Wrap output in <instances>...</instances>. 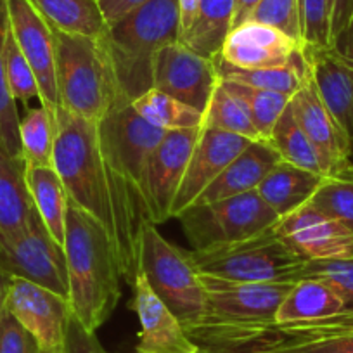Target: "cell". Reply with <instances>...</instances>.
Masks as SVG:
<instances>
[{
  "label": "cell",
  "mask_w": 353,
  "mask_h": 353,
  "mask_svg": "<svg viewBox=\"0 0 353 353\" xmlns=\"http://www.w3.org/2000/svg\"><path fill=\"white\" fill-rule=\"evenodd\" d=\"M54 170L71 205L106 230L121 277L132 284L141 272V230L148 222L141 189L103 144L97 123L63 108L54 113Z\"/></svg>",
  "instance_id": "cell-1"
},
{
  "label": "cell",
  "mask_w": 353,
  "mask_h": 353,
  "mask_svg": "<svg viewBox=\"0 0 353 353\" xmlns=\"http://www.w3.org/2000/svg\"><path fill=\"white\" fill-rule=\"evenodd\" d=\"M64 256L71 314L87 331L96 332L118 307L121 274L106 230L71 203Z\"/></svg>",
  "instance_id": "cell-2"
},
{
  "label": "cell",
  "mask_w": 353,
  "mask_h": 353,
  "mask_svg": "<svg viewBox=\"0 0 353 353\" xmlns=\"http://www.w3.org/2000/svg\"><path fill=\"white\" fill-rule=\"evenodd\" d=\"M205 286V315L189 329L192 341L208 353H230L276 324L281 301L293 284L236 283L201 276Z\"/></svg>",
  "instance_id": "cell-3"
},
{
  "label": "cell",
  "mask_w": 353,
  "mask_h": 353,
  "mask_svg": "<svg viewBox=\"0 0 353 353\" xmlns=\"http://www.w3.org/2000/svg\"><path fill=\"white\" fill-rule=\"evenodd\" d=\"M54 40L59 108L85 121L101 123L114 108L130 103L104 35L94 39L54 30Z\"/></svg>",
  "instance_id": "cell-4"
},
{
  "label": "cell",
  "mask_w": 353,
  "mask_h": 353,
  "mask_svg": "<svg viewBox=\"0 0 353 353\" xmlns=\"http://www.w3.org/2000/svg\"><path fill=\"white\" fill-rule=\"evenodd\" d=\"M179 0H148L121 21L108 28L106 39L118 80L127 99L152 88V63L159 50L181 40Z\"/></svg>",
  "instance_id": "cell-5"
},
{
  "label": "cell",
  "mask_w": 353,
  "mask_h": 353,
  "mask_svg": "<svg viewBox=\"0 0 353 353\" xmlns=\"http://www.w3.org/2000/svg\"><path fill=\"white\" fill-rule=\"evenodd\" d=\"M201 276L236 283H296L310 260L291 250L270 229L251 239L210 250L188 251Z\"/></svg>",
  "instance_id": "cell-6"
},
{
  "label": "cell",
  "mask_w": 353,
  "mask_h": 353,
  "mask_svg": "<svg viewBox=\"0 0 353 353\" xmlns=\"http://www.w3.org/2000/svg\"><path fill=\"white\" fill-rule=\"evenodd\" d=\"M141 272L152 291L182 322L185 331L205 315V286L188 251L173 246L158 232V225L144 222L141 230Z\"/></svg>",
  "instance_id": "cell-7"
},
{
  "label": "cell",
  "mask_w": 353,
  "mask_h": 353,
  "mask_svg": "<svg viewBox=\"0 0 353 353\" xmlns=\"http://www.w3.org/2000/svg\"><path fill=\"white\" fill-rule=\"evenodd\" d=\"M192 250L227 246L274 229L279 216L256 191L208 205H192L176 216Z\"/></svg>",
  "instance_id": "cell-8"
},
{
  "label": "cell",
  "mask_w": 353,
  "mask_h": 353,
  "mask_svg": "<svg viewBox=\"0 0 353 353\" xmlns=\"http://www.w3.org/2000/svg\"><path fill=\"white\" fill-rule=\"evenodd\" d=\"M0 270L68 298L64 250L47 232L39 213L19 232L0 234Z\"/></svg>",
  "instance_id": "cell-9"
},
{
  "label": "cell",
  "mask_w": 353,
  "mask_h": 353,
  "mask_svg": "<svg viewBox=\"0 0 353 353\" xmlns=\"http://www.w3.org/2000/svg\"><path fill=\"white\" fill-rule=\"evenodd\" d=\"M201 128L166 132L165 139L149 156L141 181L148 222L163 225L173 219L172 212L176 192L199 141Z\"/></svg>",
  "instance_id": "cell-10"
},
{
  "label": "cell",
  "mask_w": 353,
  "mask_h": 353,
  "mask_svg": "<svg viewBox=\"0 0 353 353\" xmlns=\"http://www.w3.org/2000/svg\"><path fill=\"white\" fill-rule=\"evenodd\" d=\"M220 74L216 59L201 56L182 40L163 47L152 63V88L205 113Z\"/></svg>",
  "instance_id": "cell-11"
},
{
  "label": "cell",
  "mask_w": 353,
  "mask_h": 353,
  "mask_svg": "<svg viewBox=\"0 0 353 353\" xmlns=\"http://www.w3.org/2000/svg\"><path fill=\"white\" fill-rule=\"evenodd\" d=\"M230 353H353V319L346 312L301 324H272Z\"/></svg>",
  "instance_id": "cell-12"
},
{
  "label": "cell",
  "mask_w": 353,
  "mask_h": 353,
  "mask_svg": "<svg viewBox=\"0 0 353 353\" xmlns=\"http://www.w3.org/2000/svg\"><path fill=\"white\" fill-rule=\"evenodd\" d=\"M6 310L37 339L43 353H64L71 307L68 298L19 277H11Z\"/></svg>",
  "instance_id": "cell-13"
},
{
  "label": "cell",
  "mask_w": 353,
  "mask_h": 353,
  "mask_svg": "<svg viewBox=\"0 0 353 353\" xmlns=\"http://www.w3.org/2000/svg\"><path fill=\"white\" fill-rule=\"evenodd\" d=\"M6 9L9 30L39 81L40 104L54 114L59 110V94L52 26L33 8L30 0H6Z\"/></svg>",
  "instance_id": "cell-14"
},
{
  "label": "cell",
  "mask_w": 353,
  "mask_h": 353,
  "mask_svg": "<svg viewBox=\"0 0 353 353\" xmlns=\"http://www.w3.org/2000/svg\"><path fill=\"white\" fill-rule=\"evenodd\" d=\"M291 108L296 121L324 161L327 176L353 173L352 137L322 103L310 71L291 99Z\"/></svg>",
  "instance_id": "cell-15"
},
{
  "label": "cell",
  "mask_w": 353,
  "mask_h": 353,
  "mask_svg": "<svg viewBox=\"0 0 353 353\" xmlns=\"http://www.w3.org/2000/svg\"><path fill=\"white\" fill-rule=\"evenodd\" d=\"M274 232L310 261L353 258V232L338 220L315 208L312 203L283 216Z\"/></svg>",
  "instance_id": "cell-16"
},
{
  "label": "cell",
  "mask_w": 353,
  "mask_h": 353,
  "mask_svg": "<svg viewBox=\"0 0 353 353\" xmlns=\"http://www.w3.org/2000/svg\"><path fill=\"white\" fill-rule=\"evenodd\" d=\"M130 286L134 293L130 307L141 322L134 353H201L182 322L152 291L144 274L139 272Z\"/></svg>",
  "instance_id": "cell-17"
},
{
  "label": "cell",
  "mask_w": 353,
  "mask_h": 353,
  "mask_svg": "<svg viewBox=\"0 0 353 353\" xmlns=\"http://www.w3.org/2000/svg\"><path fill=\"white\" fill-rule=\"evenodd\" d=\"M301 43L272 26L246 21L234 26L223 42L219 61L237 70H267L290 64Z\"/></svg>",
  "instance_id": "cell-18"
},
{
  "label": "cell",
  "mask_w": 353,
  "mask_h": 353,
  "mask_svg": "<svg viewBox=\"0 0 353 353\" xmlns=\"http://www.w3.org/2000/svg\"><path fill=\"white\" fill-rule=\"evenodd\" d=\"M251 142L254 141H248L241 135L225 134V132L203 127L198 144H196L191 159L188 163V168H185L182 184L176 192L172 212L173 219H176L189 206L194 205L196 199L203 194V191Z\"/></svg>",
  "instance_id": "cell-19"
},
{
  "label": "cell",
  "mask_w": 353,
  "mask_h": 353,
  "mask_svg": "<svg viewBox=\"0 0 353 353\" xmlns=\"http://www.w3.org/2000/svg\"><path fill=\"white\" fill-rule=\"evenodd\" d=\"M303 56L322 103L353 141V63L332 47L303 46Z\"/></svg>",
  "instance_id": "cell-20"
},
{
  "label": "cell",
  "mask_w": 353,
  "mask_h": 353,
  "mask_svg": "<svg viewBox=\"0 0 353 353\" xmlns=\"http://www.w3.org/2000/svg\"><path fill=\"white\" fill-rule=\"evenodd\" d=\"M283 161L270 142L254 141L232 159L229 166L203 191L194 205L222 201L256 191L263 179Z\"/></svg>",
  "instance_id": "cell-21"
},
{
  "label": "cell",
  "mask_w": 353,
  "mask_h": 353,
  "mask_svg": "<svg viewBox=\"0 0 353 353\" xmlns=\"http://www.w3.org/2000/svg\"><path fill=\"white\" fill-rule=\"evenodd\" d=\"M345 312V303L338 291L322 279L303 277L296 281L276 314V324H301L322 321Z\"/></svg>",
  "instance_id": "cell-22"
},
{
  "label": "cell",
  "mask_w": 353,
  "mask_h": 353,
  "mask_svg": "<svg viewBox=\"0 0 353 353\" xmlns=\"http://www.w3.org/2000/svg\"><path fill=\"white\" fill-rule=\"evenodd\" d=\"M35 213L25 161L0 145V234L19 232Z\"/></svg>",
  "instance_id": "cell-23"
},
{
  "label": "cell",
  "mask_w": 353,
  "mask_h": 353,
  "mask_svg": "<svg viewBox=\"0 0 353 353\" xmlns=\"http://www.w3.org/2000/svg\"><path fill=\"white\" fill-rule=\"evenodd\" d=\"M325 176L307 172L298 166L281 161L263 182L258 185L256 192L279 219L296 212L298 208L310 203L319 185Z\"/></svg>",
  "instance_id": "cell-24"
},
{
  "label": "cell",
  "mask_w": 353,
  "mask_h": 353,
  "mask_svg": "<svg viewBox=\"0 0 353 353\" xmlns=\"http://www.w3.org/2000/svg\"><path fill=\"white\" fill-rule=\"evenodd\" d=\"M26 182L47 232L64 250L70 198L61 176L54 166H26Z\"/></svg>",
  "instance_id": "cell-25"
},
{
  "label": "cell",
  "mask_w": 353,
  "mask_h": 353,
  "mask_svg": "<svg viewBox=\"0 0 353 353\" xmlns=\"http://www.w3.org/2000/svg\"><path fill=\"white\" fill-rule=\"evenodd\" d=\"M234 0H199L191 28L181 37L194 52L219 59L227 35L232 30Z\"/></svg>",
  "instance_id": "cell-26"
},
{
  "label": "cell",
  "mask_w": 353,
  "mask_h": 353,
  "mask_svg": "<svg viewBox=\"0 0 353 353\" xmlns=\"http://www.w3.org/2000/svg\"><path fill=\"white\" fill-rule=\"evenodd\" d=\"M54 30L70 35L103 37L108 26L97 0H30Z\"/></svg>",
  "instance_id": "cell-27"
},
{
  "label": "cell",
  "mask_w": 353,
  "mask_h": 353,
  "mask_svg": "<svg viewBox=\"0 0 353 353\" xmlns=\"http://www.w3.org/2000/svg\"><path fill=\"white\" fill-rule=\"evenodd\" d=\"M219 74L222 80L234 81L239 85H248L253 88H263V90H274V92L294 96L298 88L303 85L305 78L308 77V66L303 56V47L300 54L291 61L290 64L281 68H267V70H237V68L227 66L222 61L216 59Z\"/></svg>",
  "instance_id": "cell-28"
},
{
  "label": "cell",
  "mask_w": 353,
  "mask_h": 353,
  "mask_svg": "<svg viewBox=\"0 0 353 353\" xmlns=\"http://www.w3.org/2000/svg\"><path fill=\"white\" fill-rule=\"evenodd\" d=\"M130 104L139 117L165 132L203 127L201 111L181 103L158 88H149L148 92L135 97Z\"/></svg>",
  "instance_id": "cell-29"
},
{
  "label": "cell",
  "mask_w": 353,
  "mask_h": 353,
  "mask_svg": "<svg viewBox=\"0 0 353 353\" xmlns=\"http://www.w3.org/2000/svg\"><path fill=\"white\" fill-rule=\"evenodd\" d=\"M269 142L279 152L283 161L298 166L301 170H307V172L327 176L324 161L294 118L291 103L277 121Z\"/></svg>",
  "instance_id": "cell-30"
},
{
  "label": "cell",
  "mask_w": 353,
  "mask_h": 353,
  "mask_svg": "<svg viewBox=\"0 0 353 353\" xmlns=\"http://www.w3.org/2000/svg\"><path fill=\"white\" fill-rule=\"evenodd\" d=\"M203 127L241 135L248 141H260L248 106L222 78L203 113Z\"/></svg>",
  "instance_id": "cell-31"
},
{
  "label": "cell",
  "mask_w": 353,
  "mask_h": 353,
  "mask_svg": "<svg viewBox=\"0 0 353 353\" xmlns=\"http://www.w3.org/2000/svg\"><path fill=\"white\" fill-rule=\"evenodd\" d=\"M19 144L26 166H54L56 121L46 106L26 110L19 120Z\"/></svg>",
  "instance_id": "cell-32"
},
{
  "label": "cell",
  "mask_w": 353,
  "mask_h": 353,
  "mask_svg": "<svg viewBox=\"0 0 353 353\" xmlns=\"http://www.w3.org/2000/svg\"><path fill=\"white\" fill-rule=\"evenodd\" d=\"M223 81L232 88L234 94H237L248 106L260 141L269 142L277 121L283 117L286 108L290 106L293 96L274 92V90H263V88H253L248 87V85L234 83V81Z\"/></svg>",
  "instance_id": "cell-33"
},
{
  "label": "cell",
  "mask_w": 353,
  "mask_h": 353,
  "mask_svg": "<svg viewBox=\"0 0 353 353\" xmlns=\"http://www.w3.org/2000/svg\"><path fill=\"white\" fill-rule=\"evenodd\" d=\"M9 21L6 0H0V145L8 149L12 156L21 158L19 144V114L16 101L9 90L4 70V42L8 35Z\"/></svg>",
  "instance_id": "cell-34"
},
{
  "label": "cell",
  "mask_w": 353,
  "mask_h": 353,
  "mask_svg": "<svg viewBox=\"0 0 353 353\" xmlns=\"http://www.w3.org/2000/svg\"><path fill=\"white\" fill-rule=\"evenodd\" d=\"M310 203L353 232V173L325 176Z\"/></svg>",
  "instance_id": "cell-35"
},
{
  "label": "cell",
  "mask_w": 353,
  "mask_h": 353,
  "mask_svg": "<svg viewBox=\"0 0 353 353\" xmlns=\"http://www.w3.org/2000/svg\"><path fill=\"white\" fill-rule=\"evenodd\" d=\"M4 70L8 78L9 90L16 103L28 104L30 101L37 99L40 103V88L35 73L30 66L28 59L23 56L21 49L16 43L11 30L8 28L4 42Z\"/></svg>",
  "instance_id": "cell-36"
},
{
  "label": "cell",
  "mask_w": 353,
  "mask_h": 353,
  "mask_svg": "<svg viewBox=\"0 0 353 353\" xmlns=\"http://www.w3.org/2000/svg\"><path fill=\"white\" fill-rule=\"evenodd\" d=\"M248 21L272 26L303 46L300 0H260Z\"/></svg>",
  "instance_id": "cell-37"
},
{
  "label": "cell",
  "mask_w": 353,
  "mask_h": 353,
  "mask_svg": "<svg viewBox=\"0 0 353 353\" xmlns=\"http://www.w3.org/2000/svg\"><path fill=\"white\" fill-rule=\"evenodd\" d=\"M303 277H315L331 284L341 296L345 312L353 314V258L308 261Z\"/></svg>",
  "instance_id": "cell-38"
},
{
  "label": "cell",
  "mask_w": 353,
  "mask_h": 353,
  "mask_svg": "<svg viewBox=\"0 0 353 353\" xmlns=\"http://www.w3.org/2000/svg\"><path fill=\"white\" fill-rule=\"evenodd\" d=\"M303 46L331 47L327 0H300Z\"/></svg>",
  "instance_id": "cell-39"
},
{
  "label": "cell",
  "mask_w": 353,
  "mask_h": 353,
  "mask_svg": "<svg viewBox=\"0 0 353 353\" xmlns=\"http://www.w3.org/2000/svg\"><path fill=\"white\" fill-rule=\"evenodd\" d=\"M0 353H42L37 339L8 310L0 319Z\"/></svg>",
  "instance_id": "cell-40"
},
{
  "label": "cell",
  "mask_w": 353,
  "mask_h": 353,
  "mask_svg": "<svg viewBox=\"0 0 353 353\" xmlns=\"http://www.w3.org/2000/svg\"><path fill=\"white\" fill-rule=\"evenodd\" d=\"M64 353H108L97 339L96 332H90L80 324L77 317L71 314L66 329V343Z\"/></svg>",
  "instance_id": "cell-41"
},
{
  "label": "cell",
  "mask_w": 353,
  "mask_h": 353,
  "mask_svg": "<svg viewBox=\"0 0 353 353\" xmlns=\"http://www.w3.org/2000/svg\"><path fill=\"white\" fill-rule=\"evenodd\" d=\"M329 9V37L331 46L350 25L353 18V0H327Z\"/></svg>",
  "instance_id": "cell-42"
},
{
  "label": "cell",
  "mask_w": 353,
  "mask_h": 353,
  "mask_svg": "<svg viewBox=\"0 0 353 353\" xmlns=\"http://www.w3.org/2000/svg\"><path fill=\"white\" fill-rule=\"evenodd\" d=\"M97 2H99V9L104 18V23H106L108 28H111L118 21H121L125 16L134 12L142 4H145L148 0H97Z\"/></svg>",
  "instance_id": "cell-43"
},
{
  "label": "cell",
  "mask_w": 353,
  "mask_h": 353,
  "mask_svg": "<svg viewBox=\"0 0 353 353\" xmlns=\"http://www.w3.org/2000/svg\"><path fill=\"white\" fill-rule=\"evenodd\" d=\"M331 47L339 54V56H343L345 59L353 63V18L352 21H350V25L345 28V32L332 42Z\"/></svg>",
  "instance_id": "cell-44"
},
{
  "label": "cell",
  "mask_w": 353,
  "mask_h": 353,
  "mask_svg": "<svg viewBox=\"0 0 353 353\" xmlns=\"http://www.w3.org/2000/svg\"><path fill=\"white\" fill-rule=\"evenodd\" d=\"M260 4V0H234V19L232 28L246 23L250 19L251 12L256 6Z\"/></svg>",
  "instance_id": "cell-45"
},
{
  "label": "cell",
  "mask_w": 353,
  "mask_h": 353,
  "mask_svg": "<svg viewBox=\"0 0 353 353\" xmlns=\"http://www.w3.org/2000/svg\"><path fill=\"white\" fill-rule=\"evenodd\" d=\"M179 4H181V28L182 35H184L194 21L199 0H179Z\"/></svg>",
  "instance_id": "cell-46"
},
{
  "label": "cell",
  "mask_w": 353,
  "mask_h": 353,
  "mask_svg": "<svg viewBox=\"0 0 353 353\" xmlns=\"http://www.w3.org/2000/svg\"><path fill=\"white\" fill-rule=\"evenodd\" d=\"M9 283H11V277L0 270V319H2V315H4L6 312V300H8Z\"/></svg>",
  "instance_id": "cell-47"
},
{
  "label": "cell",
  "mask_w": 353,
  "mask_h": 353,
  "mask_svg": "<svg viewBox=\"0 0 353 353\" xmlns=\"http://www.w3.org/2000/svg\"><path fill=\"white\" fill-rule=\"evenodd\" d=\"M346 314H348V315H350V317H352V319H353V314H350V312H346Z\"/></svg>",
  "instance_id": "cell-48"
},
{
  "label": "cell",
  "mask_w": 353,
  "mask_h": 353,
  "mask_svg": "<svg viewBox=\"0 0 353 353\" xmlns=\"http://www.w3.org/2000/svg\"><path fill=\"white\" fill-rule=\"evenodd\" d=\"M201 353H208V352H201Z\"/></svg>",
  "instance_id": "cell-49"
},
{
  "label": "cell",
  "mask_w": 353,
  "mask_h": 353,
  "mask_svg": "<svg viewBox=\"0 0 353 353\" xmlns=\"http://www.w3.org/2000/svg\"><path fill=\"white\" fill-rule=\"evenodd\" d=\"M42 353H43V352H42Z\"/></svg>",
  "instance_id": "cell-50"
}]
</instances>
